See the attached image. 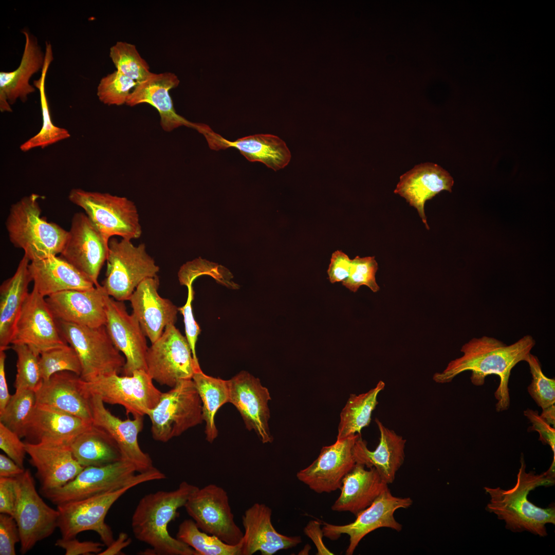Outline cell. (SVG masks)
Here are the masks:
<instances>
[{
  "label": "cell",
  "mask_w": 555,
  "mask_h": 555,
  "mask_svg": "<svg viewBox=\"0 0 555 555\" xmlns=\"http://www.w3.org/2000/svg\"><path fill=\"white\" fill-rule=\"evenodd\" d=\"M10 344L27 345L39 356L45 351L68 344L60 332L45 297L34 287L23 304Z\"/></svg>",
  "instance_id": "15"
},
{
  "label": "cell",
  "mask_w": 555,
  "mask_h": 555,
  "mask_svg": "<svg viewBox=\"0 0 555 555\" xmlns=\"http://www.w3.org/2000/svg\"><path fill=\"white\" fill-rule=\"evenodd\" d=\"M184 507L202 531L231 545L239 544L243 532L235 522L227 491L214 484L198 488Z\"/></svg>",
  "instance_id": "14"
},
{
  "label": "cell",
  "mask_w": 555,
  "mask_h": 555,
  "mask_svg": "<svg viewBox=\"0 0 555 555\" xmlns=\"http://www.w3.org/2000/svg\"><path fill=\"white\" fill-rule=\"evenodd\" d=\"M41 196H26L12 204L5 226L10 242L31 261L61 254L68 231L41 216Z\"/></svg>",
  "instance_id": "4"
},
{
  "label": "cell",
  "mask_w": 555,
  "mask_h": 555,
  "mask_svg": "<svg viewBox=\"0 0 555 555\" xmlns=\"http://www.w3.org/2000/svg\"><path fill=\"white\" fill-rule=\"evenodd\" d=\"M102 286L110 297L119 301L129 300L141 282L157 277L159 270L144 244L135 246L131 240L124 238H110Z\"/></svg>",
  "instance_id": "8"
},
{
  "label": "cell",
  "mask_w": 555,
  "mask_h": 555,
  "mask_svg": "<svg viewBox=\"0 0 555 555\" xmlns=\"http://www.w3.org/2000/svg\"><path fill=\"white\" fill-rule=\"evenodd\" d=\"M321 523L317 521H311L304 529L305 533L314 542L317 550V554H334L324 545L322 541L323 533L320 528Z\"/></svg>",
  "instance_id": "55"
},
{
  "label": "cell",
  "mask_w": 555,
  "mask_h": 555,
  "mask_svg": "<svg viewBox=\"0 0 555 555\" xmlns=\"http://www.w3.org/2000/svg\"><path fill=\"white\" fill-rule=\"evenodd\" d=\"M98 395L89 394L92 424L105 431L117 442L123 459L133 463L139 472L152 467L150 456L140 448L138 437L143 428V416L122 420L113 415Z\"/></svg>",
  "instance_id": "22"
},
{
  "label": "cell",
  "mask_w": 555,
  "mask_h": 555,
  "mask_svg": "<svg viewBox=\"0 0 555 555\" xmlns=\"http://www.w3.org/2000/svg\"><path fill=\"white\" fill-rule=\"evenodd\" d=\"M106 314L105 325L108 333L116 348L125 357L124 374L131 376L137 370L146 371L149 347L146 336L136 317L133 313L128 314L123 301L109 295L106 299Z\"/></svg>",
  "instance_id": "19"
},
{
  "label": "cell",
  "mask_w": 555,
  "mask_h": 555,
  "mask_svg": "<svg viewBox=\"0 0 555 555\" xmlns=\"http://www.w3.org/2000/svg\"><path fill=\"white\" fill-rule=\"evenodd\" d=\"M39 364L43 380H48L53 374L69 371L80 376L82 366L75 350L67 344L42 353Z\"/></svg>",
  "instance_id": "44"
},
{
  "label": "cell",
  "mask_w": 555,
  "mask_h": 555,
  "mask_svg": "<svg viewBox=\"0 0 555 555\" xmlns=\"http://www.w3.org/2000/svg\"><path fill=\"white\" fill-rule=\"evenodd\" d=\"M192 380L202 403L203 420L206 422V440L212 443L218 436L215 416L219 409L229 401L228 380L204 374L201 368L195 371Z\"/></svg>",
  "instance_id": "38"
},
{
  "label": "cell",
  "mask_w": 555,
  "mask_h": 555,
  "mask_svg": "<svg viewBox=\"0 0 555 555\" xmlns=\"http://www.w3.org/2000/svg\"><path fill=\"white\" fill-rule=\"evenodd\" d=\"M139 484L135 482L114 491L57 506L62 538H76L83 531L91 530L99 534L104 545H110L114 539L111 528L105 522L106 515L120 497Z\"/></svg>",
  "instance_id": "13"
},
{
  "label": "cell",
  "mask_w": 555,
  "mask_h": 555,
  "mask_svg": "<svg viewBox=\"0 0 555 555\" xmlns=\"http://www.w3.org/2000/svg\"><path fill=\"white\" fill-rule=\"evenodd\" d=\"M56 322L63 338L79 357L82 380L91 382L123 371L125 358L113 343L105 325L91 327Z\"/></svg>",
  "instance_id": "6"
},
{
  "label": "cell",
  "mask_w": 555,
  "mask_h": 555,
  "mask_svg": "<svg viewBox=\"0 0 555 555\" xmlns=\"http://www.w3.org/2000/svg\"><path fill=\"white\" fill-rule=\"evenodd\" d=\"M55 545L64 549L66 555H85L92 553L99 554L103 550L104 544L92 541L81 542L76 538H61L56 541Z\"/></svg>",
  "instance_id": "52"
},
{
  "label": "cell",
  "mask_w": 555,
  "mask_h": 555,
  "mask_svg": "<svg viewBox=\"0 0 555 555\" xmlns=\"http://www.w3.org/2000/svg\"><path fill=\"white\" fill-rule=\"evenodd\" d=\"M6 358L5 351L0 350V413L4 411L11 396L9 393L6 378Z\"/></svg>",
  "instance_id": "57"
},
{
  "label": "cell",
  "mask_w": 555,
  "mask_h": 555,
  "mask_svg": "<svg viewBox=\"0 0 555 555\" xmlns=\"http://www.w3.org/2000/svg\"><path fill=\"white\" fill-rule=\"evenodd\" d=\"M378 268L375 256L360 257L357 256L351 260L349 275L342 284L354 292H357L362 285H365L373 292H377L380 289L375 277Z\"/></svg>",
  "instance_id": "47"
},
{
  "label": "cell",
  "mask_w": 555,
  "mask_h": 555,
  "mask_svg": "<svg viewBox=\"0 0 555 555\" xmlns=\"http://www.w3.org/2000/svg\"><path fill=\"white\" fill-rule=\"evenodd\" d=\"M199 133L205 136L211 149L235 148L249 161L262 162L275 171L284 168L291 160V154L285 142L273 135L255 134L231 141L206 125Z\"/></svg>",
  "instance_id": "27"
},
{
  "label": "cell",
  "mask_w": 555,
  "mask_h": 555,
  "mask_svg": "<svg viewBox=\"0 0 555 555\" xmlns=\"http://www.w3.org/2000/svg\"><path fill=\"white\" fill-rule=\"evenodd\" d=\"M385 385V383L380 380L376 386L366 393L349 395L340 413L337 440L356 434L361 435L362 429L368 426L371 422L372 413L378 404V395Z\"/></svg>",
  "instance_id": "37"
},
{
  "label": "cell",
  "mask_w": 555,
  "mask_h": 555,
  "mask_svg": "<svg viewBox=\"0 0 555 555\" xmlns=\"http://www.w3.org/2000/svg\"><path fill=\"white\" fill-rule=\"evenodd\" d=\"M144 370H137L131 376L114 374L91 382L83 381L85 390L99 396L104 402L119 404L134 417L147 415L158 404L162 393L153 384Z\"/></svg>",
  "instance_id": "10"
},
{
  "label": "cell",
  "mask_w": 555,
  "mask_h": 555,
  "mask_svg": "<svg viewBox=\"0 0 555 555\" xmlns=\"http://www.w3.org/2000/svg\"><path fill=\"white\" fill-rule=\"evenodd\" d=\"M179 83L177 77L172 72H151L132 90L126 104L130 106L144 103L151 104L158 110L160 125L164 131L171 132L181 126L195 128L196 123L177 114L174 107L169 91L176 87Z\"/></svg>",
  "instance_id": "29"
},
{
  "label": "cell",
  "mask_w": 555,
  "mask_h": 555,
  "mask_svg": "<svg viewBox=\"0 0 555 555\" xmlns=\"http://www.w3.org/2000/svg\"><path fill=\"white\" fill-rule=\"evenodd\" d=\"M138 82L116 70L103 77L97 87L99 100L108 105H121L127 99Z\"/></svg>",
  "instance_id": "46"
},
{
  "label": "cell",
  "mask_w": 555,
  "mask_h": 555,
  "mask_svg": "<svg viewBox=\"0 0 555 555\" xmlns=\"http://www.w3.org/2000/svg\"><path fill=\"white\" fill-rule=\"evenodd\" d=\"M109 57L117 70L138 83L151 73L146 61L131 43L117 42L110 48Z\"/></svg>",
  "instance_id": "43"
},
{
  "label": "cell",
  "mask_w": 555,
  "mask_h": 555,
  "mask_svg": "<svg viewBox=\"0 0 555 555\" xmlns=\"http://www.w3.org/2000/svg\"><path fill=\"white\" fill-rule=\"evenodd\" d=\"M387 488L388 485L374 468L366 470L363 465L356 463L343 478L341 493L331 509L348 511L356 516Z\"/></svg>",
  "instance_id": "34"
},
{
  "label": "cell",
  "mask_w": 555,
  "mask_h": 555,
  "mask_svg": "<svg viewBox=\"0 0 555 555\" xmlns=\"http://www.w3.org/2000/svg\"><path fill=\"white\" fill-rule=\"evenodd\" d=\"M524 415L531 422L532 425L529 430L537 431L539 435V440L544 444L550 446L553 453L552 464H555V429L548 424L540 415L538 412L530 409L524 412Z\"/></svg>",
  "instance_id": "51"
},
{
  "label": "cell",
  "mask_w": 555,
  "mask_h": 555,
  "mask_svg": "<svg viewBox=\"0 0 555 555\" xmlns=\"http://www.w3.org/2000/svg\"><path fill=\"white\" fill-rule=\"evenodd\" d=\"M271 516V509L263 503H255L244 512L241 555H252L257 551L262 555H273L301 543L300 536H287L278 532Z\"/></svg>",
  "instance_id": "24"
},
{
  "label": "cell",
  "mask_w": 555,
  "mask_h": 555,
  "mask_svg": "<svg viewBox=\"0 0 555 555\" xmlns=\"http://www.w3.org/2000/svg\"><path fill=\"white\" fill-rule=\"evenodd\" d=\"M153 438L165 442L202 423V403L192 379L178 381L162 393L159 402L147 414Z\"/></svg>",
  "instance_id": "9"
},
{
  "label": "cell",
  "mask_w": 555,
  "mask_h": 555,
  "mask_svg": "<svg viewBox=\"0 0 555 555\" xmlns=\"http://www.w3.org/2000/svg\"><path fill=\"white\" fill-rule=\"evenodd\" d=\"M412 504L411 498L395 496L388 487L369 506L359 512L353 522L344 525L324 522L323 535L331 540H336L342 534L348 535L349 543L346 554L351 555L361 540L375 530L385 527L400 531L402 526L395 519L394 513L397 509L408 508Z\"/></svg>",
  "instance_id": "16"
},
{
  "label": "cell",
  "mask_w": 555,
  "mask_h": 555,
  "mask_svg": "<svg viewBox=\"0 0 555 555\" xmlns=\"http://www.w3.org/2000/svg\"><path fill=\"white\" fill-rule=\"evenodd\" d=\"M351 264V260L345 253L340 250L335 251L327 270L330 283L343 282L346 280L349 275Z\"/></svg>",
  "instance_id": "53"
},
{
  "label": "cell",
  "mask_w": 555,
  "mask_h": 555,
  "mask_svg": "<svg viewBox=\"0 0 555 555\" xmlns=\"http://www.w3.org/2000/svg\"><path fill=\"white\" fill-rule=\"evenodd\" d=\"M165 478V474L154 467L139 472L133 463L122 459L104 466L84 467L62 487L41 493L58 506L114 491L135 482L141 484Z\"/></svg>",
  "instance_id": "5"
},
{
  "label": "cell",
  "mask_w": 555,
  "mask_h": 555,
  "mask_svg": "<svg viewBox=\"0 0 555 555\" xmlns=\"http://www.w3.org/2000/svg\"><path fill=\"white\" fill-rule=\"evenodd\" d=\"M108 242L87 215L76 213L61 256L98 286L100 270L107 260Z\"/></svg>",
  "instance_id": "17"
},
{
  "label": "cell",
  "mask_w": 555,
  "mask_h": 555,
  "mask_svg": "<svg viewBox=\"0 0 555 555\" xmlns=\"http://www.w3.org/2000/svg\"><path fill=\"white\" fill-rule=\"evenodd\" d=\"M36 404L44 405L69 413L92 422L89 394L83 380L69 371L53 374L43 380L35 391Z\"/></svg>",
  "instance_id": "28"
},
{
  "label": "cell",
  "mask_w": 555,
  "mask_h": 555,
  "mask_svg": "<svg viewBox=\"0 0 555 555\" xmlns=\"http://www.w3.org/2000/svg\"><path fill=\"white\" fill-rule=\"evenodd\" d=\"M68 197L84 210L107 240L115 235L129 240L140 237L142 229L137 208L126 197L79 188L72 189Z\"/></svg>",
  "instance_id": "7"
},
{
  "label": "cell",
  "mask_w": 555,
  "mask_h": 555,
  "mask_svg": "<svg viewBox=\"0 0 555 555\" xmlns=\"http://www.w3.org/2000/svg\"><path fill=\"white\" fill-rule=\"evenodd\" d=\"M532 376L528 392L536 403L542 409L541 416L550 425H555V380L543 373L537 357L531 354L527 357Z\"/></svg>",
  "instance_id": "41"
},
{
  "label": "cell",
  "mask_w": 555,
  "mask_h": 555,
  "mask_svg": "<svg viewBox=\"0 0 555 555\" xmlns=\"http://www.w3.org/2000/svg\"><path fill=\"white\" fill-rule=\"evenodd\" d=\"M20 439L18 434L0 422V448L19 466L24 468L27 452L25 442Z\"/></svg>",
  "instance_id": "48"
},
{
  "label": "cell",
  "mask_w": 555,
  "mask_h": 555,
  "mask_svg": "<svg viewBox=\"0 0 555 555\" xmlns=\"http://www.w3.org/2000/svg\"><path fill=\"white\" fill-rule=\"evenodd\" d=\"M25 43L18 67L13 71L0 72V110L11 112V105L20 99L25 102L28 96L35 91L29 80L33 75L42 70L45 61L44 53L37 39L23 30Z\"/></svg>",
  "instance_id": "31"
},
{
  "label": "cell",
  "mask_w": 555,
  "mask_h": 555,
  "mask_svg": "<svg viewBox=\"0 0 555 555\" xmlns=\"http://www.w3.org/2000/svg\"><path fill=\"white\" fill-rule=\"evenodd\" d=\"M16 501V478L0 477V513L13 517Z\"/></svg>",
  "instance_id": "54"
},
{
  "label": "cell",
  "mask_w": 555,
  "mask_h": 555,
  "mask_svg": "<svg viewBox=\"0 0 555 555\" xmlns=\"http://www.w3.org/2000/svg\"><path fill=\"white\" fill-rule=\"evenodd\" d=\"M375 421L380 432L377 448L369 450L367 442L359 436L354 447V457L356 463L368 468H374L388 485L394 482L397 471L404 463L406 440L384 426L378 418Z\"/></svg>",
  "instance_id": "32"
},
{
  "label": "cell",
  "mask_w": 555,
  "mask_h": 555,
  "mask_svg": "<svg viewBox=\"0 0 555 555\" xmlns=\"http://www.w3.org/2000/svg\"><path fill=\"white\" fill-rule=\"evenodd\" d=\"M92 422L50 406L36 404L24 430L26 442L69 446Z\"/></svg>",
  "instance_id": "23"
},
{
  "label": "cell",
  "mask_w": 555,
  "mask_h": 555,
  "mask_svg": "<svg viewBox=\"0 0 555 555\" xmlns=\"http://www.w3.org/2000/svg\"><path fill=\"white\" fill-rule=\"evenodd\" d=\"M25 471L8 456L0 454V477L16 478Z\"/></svg>",
  "instance_id": "56"
},
{
  "label": "cell",
  "mask_w": 555,
  "mask_h": 555,
  "mask_svg": "<svg viewBox=\"0 0 555 555\" xmlns=\"http://www.w3.org/2000/svg\"><path fill=\"white\" fill-rule=\"evenodd\" d=\"M69 447L75 459L84 467L101 466L124 459L115 440L93 424L79 434Z\"/></svg>",
  "instance_id": "36"
},
{
  "label": "cell",
  "mask_w": 555,
  "mask_h": 555,
  "mask_svg": "<svg viewBox=\"0 0 555 555\" xmlns=\"http://www.w3.org/2000/svg\"><path fill=\"white\" fill-rule=\"evenodd\" d=\"M454 180L450 174L438 165L430 162L415 166L400 177L394 193L404 198L417 211L427 230L424 212L427 200L443 190L452 192Z\"/></svg>",
  "instance_id": "30"
},
{
  "label": "cell",
  "mask_w": 555,
  "mask_h": 555,
  "mask_svg": "<svg viewBox=\"0 0 555 555\" xmlns=\"http://www.w3.org/2000/svg\"><path fill=\"white\" fill-rule=\"evenodd\" d=\"M11 347L17 357V374L14 382L16 391L28 389L35 392L43 381L39 364L40 356L24 344H12Z\"/></svg>",
  "instance_id": "45"
},
{
  "label": "cell",
  "mask_w": 555,
  "mask_h": 555,
  "mask_svg": "<svg viewBox=\"0 0 555 555\" xmlns=\"http://www.w3.org/2000/svg\"><path fill=\"white\" fill-rule=\"evenodd\" d=\"M108 295L99 285L88 290L59 292L45 299L55 320L97 327L105 325L106 299Z\"/></svg>",
  "instance_id": "21"
},
{
  "label": "cell",
  "mask_w": 555,
  "mask_h": 555,
  "mask_svg": "<svg viewBox=\"0 0 555 555\" xmlns=\"http://www.w3.org/2000/svg\"><path fill=\"white\" fill-rule=\"evenodd\" d=\"M29 270L33 287L44 297L69 290L90 289L95 284L61 256H49L31 261Z\"/></svg>",
  "instance_id": "33"
},
{
  "label": "cell",
  "mask_w": 555,
  "mask_h": 555,
  "mask_svg": "<svg viewBox=\"0 0 555 555\" xmlns=\"http://www.w3.org/2000/svg\"><path fill=\"white\" fill-rule=\"evenodd\" d=\"M19 530L14 518L0 514V554L15 555V545L20 542Z\"/></svg>",
  "instance_id": "49"
},
{
  "label": "cell",
  "mask_w": 555,
  "mask_h": 555,
  "mask_svg": "<svg viewBox=\"0 0 555 555\" xmlns=\"http://www.w3.org/2000/svg\"><path fill=\"white\" fill-rule=\"evenodd\" d=\"M53 59L51 45L45 43V61L41 75L33 81V86L39 90L42 116V125L39 132L23 143L20 146L23 152H27L37 147L44 149L58 142L69 138L70 134L64 128L55 125L50 115L48 101L45 94V82L49 66Z\"/></svg>",
  "instance_id": "39"
},
{
  "label": "cell",
  "mask_w": 555,
  "mask_h": 555,
  "mask_svg": "<svg viewBox=\"0 0 555 555\" xmlns=\"http://www.w3.org/2000/svg\"><path fill=\"white\" fill-rule=\"evenodd\" d=\"M199 487L186 481L172 491H158L144 495L132 517L133 533L138 541L152 547L157 555H198L192 548L172 536L168 525L178 516L190 496Z\"/></svg>",
  "instance_id": "3"
},
{
  "label": "cell",
  "mask_w": 555,
  "mask_h": 555,
  "mask_svg": "<svg viewBox=\"0 0 555 555\" xmlns=\"http://www.w3.org/2000/svg\"><path fill=\"white\" fill-rule=\"evenodd\" d=\"M188 295L187 302L184 306L178 308V310L183 317L185 326L186 337L191 349L193 359L199 364L196 354L195 346L197 338L200 332V327L195 321L192 307L194 292L192 286L188 287Z\"/></svg>",
  "instance_id": "50"
},
{
  "label": "cell",
  "mask_w": 555,
  "mask_h": 555,
  "mask_svg": "<svg viewBox=\"0 0 555 555\" xmlns=\"http://www.w3.org/2000/svg\"><path fill=\"white\" fill-rule=\"evenodd\" d=\"M229 401L239 412L246 428L255 431L263 443H271L273 438L268 421L271 399L267 388L259 379L242 371L228 380Z\"/></svg>",
  "instance_id": "20"
},
{
  "label": "cell",
  "mask_w": 555,
  "mask_h": 555,
  "mask_svg": "<svg viewBox=\"0 0 555 555\" xmlns=\"http://www.w3.org/2000/svg\"><path fill=\"white\" fill-rule=\"evenodd\" d=\"M146 371L161 385L174 387L184 379H192L200 368L193 359L190 345L174 324L168 325L162 335L148 348Z\"/></svg>",
  "instance_id": "12"
},
{
  "label": "cell",
  "mask_w": 555,
  "mask_h": 555,
  "mask_svg": "<svg viewBox=\"0 0 555 555\" xmlns=\"http://www.w3.org/2000/svg\"><path fill=\"white\" fill-rule=\"evenodd\" d=\"M535 344L533 337L528 335L510 345L488 336L473 338L462 346V356L451 361L442 372L434 374L433 380L437 383H447L460 373L471 371L472 383L479 386L484 384L487 376L497 375L500 381L494 393L497 400L495 409L498 412L506 410L510 405L511 371L518 363L525 361Z\"/></svg>",
  "instance_id": "1"
},
{
  "label": "cell",
  "mask_w": 555,
  "mask_h": 555,
  "mask_svg": "<svg viewBox=\"0 0 555 555\" xmlns=\"http://www.w3.org/2000/svg\"><path fill=\"white\" fill-rule=\"evenodd\" d=\"M16 488L17 501L13 517L20 534V551L24 554L58 528L59 512L39 495L29 469L16 478Z\"/></svg>",
  "instance_id": "11"
},
{
  "label": "cell",
  "mask_w": 555,
  "mask_h": 555,
  "mask_svg": "<svg viewBox=\"0 0 555 555\" xmlns=\"http://www.w3.org/2000/svg\"><path fill=\"white\" fill-rule=\"evenodd\" d=\"M520 462L516 483L512 488H484L490 497L486 509L496 514L499 520L504 521L507 529L514 532L527 531L546 536V525L555 524V508L538 507L529 501L528 496L537 487L553 485L555 473L549 469L541 474H535L534 471L526 472L523 454Z\"/></svg>",
  "instance_id": "2"
},
{
  "label": "cell",
  "mask_w": 555,
  "mask_h": 555,
  "mask_svg": "<svg viewBox=\"0 0 555 555\" xmlns=\"http://www.w3.org/2000/svg\"><path fill=\"white\" fill-rule=\"evenodd\" d=\"M358 434L324 446L309 466L297 473L298 479L318 493L340 489L345 476L356 464L353 449Z\"/></svg>",
  "instance_id": "18"
},
{
  "label": "cell",
  "mask_w": 555,
  "mask_h": 555,
  "mask_svg": "<svg viewBox=\"0 0 555 555\" xmlns=\"http://www.w3.org/2000/svg\"><path fill=\"white\" fill-rule=\"evenodd\" d=\"M176 538L192 548L198 555H241V542L236 545L227 544L201 530L192 519L184 520L180 524Z\"/></svg>",
  "instance_id": "40"
},
{
  "label": "cell",
  "mask_w": 555,
  "mask_h": 555,
  "mask_svg": "<svg viewBox=\"0 0 555 555\" xmlns=\"http://www.w3.org/2000/svg\"><path fill=\"white\" fill-rule=\"evenodd\" d=\"M25 442L29 462L36 470L41 492L62 487L84 468L73 456L69 446Z\"/></svg>",
  "instance_id": "25"
},
{
  "label": "cell",
  "mask_w": 555,
  "mask_h": 555,
  "mask_svg": "<svg viewBox=\"0 0 555 555\" xmlns=\"http://www.w3.org/2000/svg\"><path fill=\"white\" fill-rule=\"evenodd\" d=\"M159 284L157 276L146 279L137 287L129 299L132 313L152 343L160 337L168 325L175 324L179 311L170 300L160 296Z\"/></svg>",
  "instance_id": "26"
},
{
  "label": "cell",
  "mask_w": 555,
  "mask_h": 555,
  "mask_svg": "<svg viewBox=\"0 0 555 555\" xmlns=\"http://www.w3.org/2000/svg\"><path fill=\"white\" fill-rule=\"evenodd\" d=\"M30 261L24 255L12 276L0 287V350L9 348L14 326L28 294L32 281L29 270Z\"/></svg>",
  "instance_id": "35"
},
{
  "label": "cell",
  "mask_w": 555,
  "mask_h": 555,
  "mask_svg": "<svg viewBox=\"0 0 555 555\" xmlns=\"http://www.w3.org/2000/svg\"><path fill=\"white\" fill-rule=\"evenodd\" d=\"M36 404L35 392L28 389L15 391L4 411L0 422L23 437L25 425Z\"/></svg>",
  "instance_id": "42"
},
{
  "label": "cell",
  "mask_w": 555,
  "mask_h": 555,
  "mask_svg": "<svg viewBox=\"0 0 555 555\" xmlns=\"http://www.w3.org/2000/svg\"><path fill=\"white\" fill-rule=\"evenodd\" d=\"M131 539L128 536V535L121 532L119 533L118 538L114 541L108 546L107 548L102 550L99 554V555H115V554H122V552L121 550L128 546L131 543Z\"/></svg>",
  "instance_id": "58"
}]
</instances>
